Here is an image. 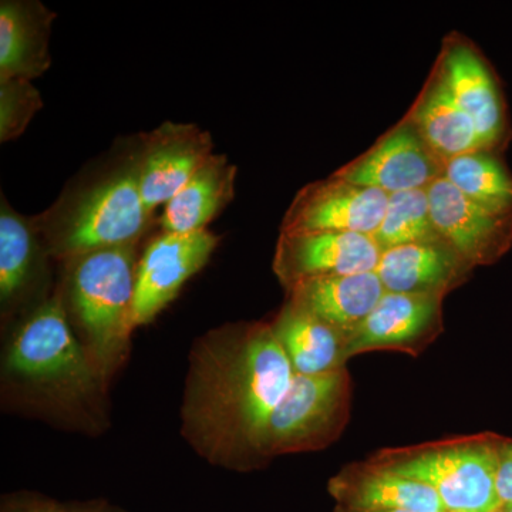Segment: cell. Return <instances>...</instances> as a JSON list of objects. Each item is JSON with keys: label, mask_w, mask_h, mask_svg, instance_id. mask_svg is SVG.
<instances>
[{"label": "cell", "mask_w": 512, "mask_h": 512, "mask_svg": "<svg viewBox=\"0 0 512 512\" xmlns=\"http://www.w3.org/2000/svg\"><path fill=\"white\" fill-rule=\"evenodd\" d=\"M293 375L269 323L234 326L202 340L185 394L188 440L212 463L258 466L262 431Z\"/></svg>", "instance_id": "1"}, {"label": "cell", "mask_w": 512, "mask_h": 512, "mask_svg": "<svg viewBox=\"0 0 512 512\" xmlns=\"http://www.w3.org/2000/svg\"><path fill=\"white\" fill-rule=\"evenodd\" d=\"M151 214L141 195L137 150L33 222L53 252L73 259L101 249L133 247L150 227Z\"/></svg>", "instance_id": "2"}, {"label": "cell", "mask_w": 512, "mask_h": 512, "mask_svg": "<svg viewBox=\"0 0 512 512\" xmlns=\"http://www.w3.org/2000/svg\"><path fill=\"white\" fill-rule=\"evenodd\" d=\"M503 437L493 433L386 448L370 463L430 485L447 512H490L501 508L497 470Z\"/></svg>", "instance_id": "3"}, {"label": "cell", "mask_w": 512, "mask_h": 512, "mask_svg": "<svg viewBox=\"0 0 512 512\" xmlns=\"http://www.w3.org/2000/svg\"><path fill=\"white\" fill-rule=\"evenodd\" d=\"M136 245L73 258L70 298L89 339L94 365L109 372L124 356L133 332Z\"/></svg>", "instance_id": "4"}, {"label": "cell", "mask_w": 512, "mask_h": 512, "mask_svg": "<svg viewBox=\"0 0 512 512\" xmlns=\"http://www.w3.org/2000/svg\"><path fill=\"white\" fill-rule=\"evenodd\" d=\"M350 402L352 380L346 366L325 375H293L288 392L266 421L259 460L329 447L348 426Z\"/></svg>", "instance_id": "5"}, {"label": "cell", "mask_w": 512, "mask_h": 512, "mask_svg": "<svg viewBox=\"0 0 512 512\" xmlns=\"http://www.w3.org/2000/svg\"><path fill=\"white\" fill-rule=\"evenodd\" d=\"M13 375L73 394H86L97 380V367L74 338L59 299L37 308L10 346Z\"/></svg>", "instance_id": "6"}, {"label": "cell", "mask_w": 512, "mask_h": 512, "mask_svg": "<svg viewBox=\"0 0 512 512\" xmlns=\"http://www.w3.org/2000/svg\"><path fill=\"white\" fill-rule=\"evenodd\" d=\"M446 163L406 117L335 175L387 194L427 190L443 177Z\"/></svg>", "instance_id": "7"}, {"label": "cell", "mask_w": 512, "mask_h": 512, "mask_svg": "<svg viewBox=\"0 0 512 512\" xmlns=\"http://www.w3.org/2000/svg\"><path fill=\"white\" fill-rule=\"evenodd\" d=\"M382 249L375 238L353 232L281 231L274 271L286 291L326 276L376 271Z\"/></svg>", "instance_id": "8"}, {"label": "cell", "mask_w": 512, "mask_h": 512, "mask_svg": "<svg viewBox=\"0 0 512 512\" xmlns=\"http://www.w3.org/2000/svg\"><path fill=\"white\" fill-rule=\"evenodd\" d=\"M220 237L208 229L191 234L163 232L153 239L137 264L133 325H147L170 305L192 275L200 272Z\"/></svg>", "instance_id": "9"}, {"label": "cell", "mask_w": 512, "mask_h": 512, "mask_svg": "<svg viewBox=\"0 0 512 512\" xmlns=\"http://www.w3.org/2000/svg\"><path fill=\"white\" fill-rule=\"evenodd\" d=\"M389 194L332 174L305 185L286 211L281 231H336L373 237L386 214Z\"/></svg>", "instance_id": "10"}, {"label": "cell", "mask_w": 512, "mask_h": 512, "mask_svg": "<svg viewBox=\"0 0 512 512\" xmlns=\"http://www.w3.org/2000/svg\"><path fill=\"white\" fill-rule=\"evenodd\" d=\"M427 192L434 227L468 265H491L507 254L512 245V214L481 207L444 177Z\"/></svg>", "instance_id": "11"}, {"label": "cell", "mask_w": 512, "mask_h": 512, "mask_svg": "<svg viewBox=\"0 0 512 512\" xmlns=\"http://www.w3.org/2000/svg\"><path fill=\"white\" fill-rule=\"evenodd\" d=\"M440 296L386 292L365 322L348 339L346 356L392 350L419 356L443 332Z\"/></svg>", "instance_id": "12"}, {"label": "cell", "mask_w": 512, "mask_h": 512, "mask_svg": "<svg viewBox=\"0 0 512 512\" xmlns=\"http://www.w3.org/2000/svg\"><path fill=\"white\" fill-rule=\"evenodd\" d=\"M434 69L473 120L484 147L494 151L507 134V117L497 80L480 50L466 37L450 33Z\"/></svg>", "instance_id": "13"}, {"label": "cell", "mask_w": 512, "mask_h": 512, "mask_svg": "<svg viewBox=\"0 0 512 512\" xmlns=\"http://www.w3.org/2000/svg\"><path fill=\"white\" fill-rule=\"evenodd\" d=\"M210 133L194 124L163 126L144 134L140 143V190L144 204L153 212L197 174L212 156Z\"/></svg>", "instance_id": "14"}, {"label": "cell", "mask_w": 512, "mask_h": 512, "mask_svg": "<svg viewBox=\"0 0 512 512\" xmlns=\"http://www.w3.org/2000/svg\"><path fill=\"white\" fill-rule=\"evenodd\" d=\"M473 269L440 238L387 249L376 272L386 292L446 298Z\"/></svg>", "instance_id": "15"}, {"label": "cell", "mask_w": 512, "mask_h": 512, "mask_svg": "<svg viewBox=\"0 0 512 512\" xmlns=\"http://www.w3.org/2000/svg\"><path fill=\"white\" fill-rule=\"evenodd\" d=\"M336 507L363 511L447 512L439 494L420 483L370 463L350 464L329 481Z\"/></svg>", "instance_id": "16"}, {"label": "cell", "mask_w": 512, "mask_h": 512, "mask_svg": "<svg viewBox=\"0 0 512 512\" xmlns=\"http://www.w3.org/2000/svg\"><path fill=\"white\" fill-rule=\"evenodd\" d=\"M384 293L376 271L308 279L288 289L289 301L315 313L346 340L365 322Z\"/></svg>", "instance_id": "17"}, {"label": "cell", "mask_w": 512, "mask_h": 512, "mask_svg": "<svg viewBox=\"0 0 512 512\" xmlns=\"http://www.w3.org/2000/svg\"><path fill=\"white\" fill-rule=\"evenodd\" d=\"M55 13L40 2L3 0L0 3V82H32L50 67L49 40Z\"/></svg>", "instance_id": "18"}, {"label": "cell", "mask_w": 512, "mask_h": 512, "mask_svg": "<svg viewBox=\"0 0 512 512\" xmlns=\"http://www.w3.org/2000/svg\"><path fill=\"white\" fill-rule=\"evenodd\" d=\"M269 325L295 375H325L348 363L345 336L298 303L288 299Z\"/></svg>", "instance_id": "19"}, {"label": "cell", "mask_w": 512, "mask_h": 512, "mask_svg": "<svg viewBox=\"0 0 512 512\" xmlns=\"http://www.w3.org/2000/svg\"><path fill=\"white\" fill-rule=\"evenodd\" d=\"M406 119L446 164L471 151L487 150L473 120L458 106L436 69Z\"/></svg>", "instance_id": "20"}, {"label": "cell", "mask_w": 512, "mask_h": 512, "mask_svg": "<svg viewBox=\"0 0 512 512\" xmlns=\"http://www.w3.org/2000/svg\"><path fill=\"white\" fill-rule=\"evenodd\" d=\"M237 167L228 158L212 154L197 174L165 204L160 225L168 234H191L207 229L208 222L232 201Z\"/></svg>", "instance_id": "21"}, {"label": "cell", "mask_w": 512, "mask_h": 512, "mask_svg": "<svg viewBox=\"0 0 512 512\" xmlns=\"http://www.w3.org/2000/svg\"><path fill=\"white\" fill-rule=\"evenodd\" d=\"M444 178L461 194L498 214H512V175L493 150H477L453 158Z\"/></svg>", "instance_id": "22"}, {"label": "cell", "mask_w": 512, "mask_h": 512, "mask_svg": "<svg viewBox=\"0 0 512 512\" xmlns=\"http://www.w3.org/2000/svg\"><path fill=\"white\" fill-rule=\"evenodd\" d=\"M35 222L18 214L5 197L0 207V299L9 303L32 278L37 254Z\"/></svg>", "instance_id": "23"}, {"label": "cell", "mask_w": 512, "mask_h": 512, "mask_svg": "<svg viewBox=\"0 0 512 512\" xmlns=\"http://www.w3.org/2000/svg\"><path fill=\"white\" fill-rule=\"evenodd\" d=\"M373 238L382 254L387 249L440 239L431 218L429 192L413 190L390 194L386 214Z\"/></svg>", "instance_id": "24"}, {"label": "cell", "mask_w": 512, "mask_h": 512, "mask_svg": "<svg viewBox=\"0 0 512 512\" xmlns=\"http://www.w3.org/2000/svg\"><path fill=\"white\" fill-rule=\"evenodd\" d=\"M42 104V96L30 80L0 82V141L6 143L25 133Z\"/></svg>", "instance_id": "25"}, {"label": "cell", "mask_w": 512, "mask_h": 512, "mask_svg": "<svg viewBox=\"0 0 512 512\" xmlns=\"http://www.w3.org/2000/svg\"><path fill=\"white\" fill-rule=\"evenodd\" d=\"M497 494L501 507L512 505V440L504 437L497 470Z\"/></svg>", "instance_id": "26"}, {"label": "cell", "mask_w": 512, "mask_h": 512, "mask_svg": "<svg viewBox=\"0 0 512 512\" xmlns=\"http://www.w3.org/2000/svg\"><path fill=\"white\" fill-rule=\"evenodd\" d=\"M8 512H66L62 507L50 501H33V503L20 505Z\"/></svg>", "instance_id": "27"}, {"label": "cell", "mask_w": 512, "mask_h": 512, "mask_svg": "<svg viewBox=\"0 0 512 512\" xmlns=\"http://www.w3.org/2000/svg\"><path fill=\"white\" fill-rule=\"evenodd\" d=\"M335 512H407V511H363V510H349V508L336 507Z\"/></svg>", "instance_id": "28"}, {"label": "cell", "mask_w": 512, "mask_h": 512, "mask_svg": "<svg viewBox=\"0 0 512 512\" xmlns=\"http://www.w3.org/2000/svg\"><path fill=\"white\" fill-rule=\"evenodd\" d=\"M501 508H503L505 512H512V505H504V507Z\"/></svg>", "instance_id": "29"}, {"label": "cell", "mask_w": 512, "mask_h": 512, "mask_svg": "<svg viewBox=\"0 0 512 512\" xmlns=\"http://www.w3.org/2000/svg\"><path fill=\"white\" fill-rule=\"evenodd\" d=\"M490 512H505V511L503 510V508H497V510H493V511H490Z\"/></svg>", "instance_id": "30"}]
</instances>
